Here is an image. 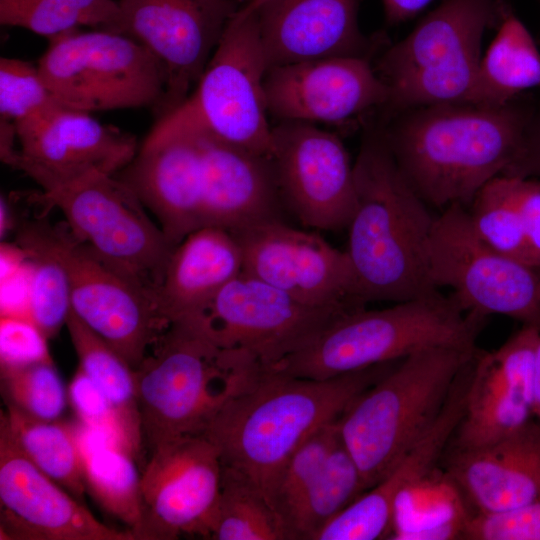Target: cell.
<instances>
[{"label":"cell","mask_w":540,"mask_h":540,"mask_svg":"<svg viewBox=\"0 0 540 540\" xmlns=\"http://www.w3.org/2000/svg\"><path fill=\"white\" fill-rule=\"evenodd\" d=\"M528 125L510 103H445L418 107L384 133L400 170L427 205L468 208L516 159Z\"/></svg>","instance_id":"obj_3"},{"label":"cell","mask_w":540,"mask_h":540,"mask_svg":"<svg viewBox=\"0 0 540 540\" xmlns=\"http://www.w3.org/2000/svg\"><path fill=\"white\" fill-rule=\"evenodd\" d=\"M120 17L115 0H0L1 25L48 39L80 26L117 32Z\"/></svg>","instance_id":"obj_34"},{"label":"cell","mask_w":540,"mask_h":540,"mask_svg":"<svg viewBox=\"0 0 540 540\" xmlns=\"http://www.w3.org/2000/svg\"><path fill=\"white\" fill-rule=\"evenodd\" d=\"M78 367L108 398L126 446L140 460L144 448L135 369L71 311L66 322Z\"/></svg>","instance_id":"obj_29"},{"label":"cell","mask_w":540,"mask_h":540,"mask_svg":"<svg viewBox=\"0 0 540 540\" xmlns=\"http://www.w3.org/2000/svg\"><path fill=\"white\" fill-rule=\"evenodd\" d=\"M209 539L288 540V535L265 493L247 478L222 466Z\"/></svg>","instance_id":"obj_33"},{"label":"cell","mask_w":540,"mask_h":540,"mask_svg":"<svg viewBox=\"0 0 540 540\" xmlns=\"http://www.w3.org/2000/svg\"><path fill=\"white\" fill-rule=\"evenodd\" d=\"M432 0H382L385 20L390 25L410 20Z\"/></svg>","instance_id":"obj_45"},{"label":"cell","mask_w":540,"mask_h":540,"mask_svg":"<svg viewBox=\"0 0 540 540\" xmlns=\"http://www.w3.org/2000/svg\"><path fill=\"white\" fill-rule=\"evenodd\" d=\"M354 175L357 201L345 251L361 302L397 303L438 292L428 265L435 217L400 170L385 133L363 141Z\"/></svg>","instance_id":"obj_2"},{"label":"cell","mask_w":540,"mask_h":540,"mask_svg":"<svg viewBox=\"0 0 540 540\" xmlns=\"http://www.w3.org/2000/svg\"><path fill=\"white\" fill-rule=\"evenodd\" d=\"M253 12L268 70L334 57L368 58L371 42L358 24V0H265Z\"/></svg>","instance_id":"obj_23"},{"label":"cell","mask_w":540,"mask_h":540,"mask_svg":"<svg viewBox=\"0 0 540 540\" xmlns=\"http://www.w3.org/2000/svg\"><path fill=\"white\" fill-rule=\"evenodd\" d=\"M265 0H250L243 8L237 10L240 15L250 14L255 11Z\"/></svg>","instance_id":"obj_48"},{"label":"cell","mask_w":540,"mask_h":540,"mask_svg":"<svg viewBox=\"0 0 540 540\" xmlns=\"http://www.w3.org/2000/svg\"><path fill=\"white\" fill-rule=\"evenodd\" d=\"M47 340L30 320L1 316L0 367H17L53 360Z\"/></svg>","instance_id":"obj_41"},{"label":"cell","mask_w":540,"mask_h":540,"mask_svg":"<svg viewBox=\"0 0 540 540\" xmlns=\"http://www.w3.org/2000/svg\"><path fill=\"white\" fill-rule=\"evenodd\" d=\"M195 132L201 152L203 227L234 232L284 221L271 156Z\"/></svg>","instance_id":"obj_24"},{"label":"cell","mask_w":540,"mask_h":540,"mask_svg":"<svg viewBox=\"0 0 540 540\" xmlns=\"http://www.w3.org/2000/svg\"><path fill=\"white\" fill-rule=\"evenodd\" d=\"M268 112L280 121L339 122L386 105L390 91L366 57H334L269 69Z\"/></svg>","instance_id":"obj_21"},{"label":"cell","mask_w":540,"mask_h":540,"mask_svg":"<svg viewBox=\"0 0 540 540\" xmlns=\"http://www.w3.org/2000/svg\"><path fill=\"white\" fill-rule=\"evenodd\" d=\"M533 415L540 420V336L536 345L532 376Z\"/></svg>","instance_id":"obj_46"},{"label":"cell","mask_w":540,"mask_h":540,"mask_svg":"<svg viewBox=\"0 0 540 540\" xmlns=\"http://www.w3.org/2000/svg\"><path fill=\"white\" fill-rule=\"evenodd\" d=\"M475 349L438 346L398 361L364 390L338 420L366 490L380 482L442 411Z\"/></svg>","instance_id":"obj_6"},{"label":"cell","mask_w":540,"mask_h":540,"mask_svg":"<svg viewBox=\"0 0 540 540\" xmlns=\"http://www.w3.org/2000/svg\"><path fill=\"white\" fill-rule=\"evenodd\" d=\"M16 239L39 244L61 261L69 277L72 311L136 369L170 324L155 294L77 239L65 221H22Z\"/></svg>","instance_id":"obj_9"},{"label":"cell","mask_w":540,"mask_h":540,"mask_svg":"<svg viewBox=\"0 0 540 540\" xmlns=\"http://www.w3.org/2000/svg\"><path fill=\"white\" fill-rule=\"evenodd\" d=\"M115 176L156 216L173 247L203 227L201 152L195 131L147 137Z\"/></svg>","instance_id":"obj_22"},{"label":"cell","mask_w":540,"mask_h":540,"mask_svg":"<svg viewBox=\"0 0 540 540\" xmlns=\"http://www.w3.org/2000/svg\"><path fill=\"white\" fill-rule=\"evenodd\" d=\"M483 320L439 291L384 309L363 307L342 315L309 345L268 369L329 379L399 361L430 347L475 349Z\"/></svg>","instance_id":"obj_5"},{"label":"cell","mask_w":540,"mask_h":540,"mask_svg":"<svg viewBox=\"0 0 540 540\" xmlns=\"http://www.w3.org/2000/svg\"><path fill=\"white\" fill-rule=\"evenodd\" d=\"M221 475L218 450L204 434L180 436L153 448L141 470L137 540L182 535L209 539Z\"/></svg>","instance_id":"obj_15"},{"label":"cell","mask_w":540,"mask_h":540,"mask_svg":"<svg viewBox=\"0 0 540 540\" xmlns=\"http://www.w3.org/2000/svg\"><path fill=\"white\" fill-rule=\"evenodd\" d=\"M67 392L69 405L78 421L104 430L124 443L108 398L79 367L67 387Z\"/></svg>","instance_id":"obj_42"},{"label":"cell","mask_w":540,"mask_h":540,"mask_svg":"<svg viewBox=\"0 0 540 540\" xmlns=\"http://www.w3.org/2000/svg\"><path fill=\"white\" fill-rule=\"evenodd\" d=\"M540 86V52L525 25L504 12L499 30L481 58L467 104L498 107Z\"/></svg>","instance_id":"obj_28"},{"label":"cell","mask_w":540,"mask_h":540,"mask_svg":"<svg viewBox=\"0 0 540 540\" xmlns=\"http://www.w3.org/2000/svg\"><path fill=\"white\" fill-rule=\"evenodd\" d=\"M470 512L449 475L435 468L395 497L389 539H463Z\"/></svg>","instance_id":"obj_30"},{"label":"cell","mask_w":540,"mask_h":540,"mask_svg":"<svg viewBox=\"0 0 540 540\" xmlns=\"http://www.w3.org/2000/svg\"><path fill=\"white\" fill-rule=\"evenodd\" d=\"M540 328L524 325L499 348L479 353L471 363L463 417L452 448L493 443L531 420L532 376Z\"/></svg>","instance_id":"obj_20"},{"label":"cell","mask_w":540,"mask_h":540,"mask_svg":"<svg viewBox=\"0 0 540 540\" xmlns=\"http://www.w3.org/2000/svg\"><path fill=\"white\" fill-rule=\"evenodd\" d=\"M37 62L45 83L65 107L87 113L160 105L161 65L135 39L109 30L66 31L48 39Z\"/></svg>","instance_id":"obj_10"},{"label":"cell","mask_w":540,"mask_h":540,"mask_svg":"<svg viewBox=\"0 0 540 540\" xmlns=\"http://www.w3.org/2000/svg\"><path fill=\"white\" fill-rule=\"evenodd\" d=\"M31 199L44 210L58 208L77 239L156 294L175 247L115 175L89 174Z\"/></svg>","instance_id":"obj_11"},{"label":"cell","mask_w":540,"mask_h":540,"mask_svg":"<svg viewBox=\"0 0 540 540\" xmlns=\"http://www.w3.org/2000/svg\"><path fill=\"white\" fill-rule=\"evenodd\" d=\"M2 414L23 453L46 475L83 502L86 492L74 422L32 418L6 405Z\"/></svg>","instance_id":"obj_31"},{"label":"cell","mask_w":540,"mask_h":540,"mask_svg":"<svg viewBox=\"0 0 540 540\" xmlns=\"http://www.w3.org/2000/svg\"><path fill=\"white\" fill-rule=\"evenodd\" d=\"M444 471L471 511L540 502V424L530 420L493 443L453 448Z\"/></svg>","instance_id":"obj_25"},{"label":"cell","mask_w":540,"mask_h":540,"mask_svg":"<svg viewBox=\"0 0 540 540\" xmlns=\"http://www.w3.org/2000/svg\"><path fill=\"white\" fill-rule=\"evenodd\" d=\"M75 425L86 492L137 540L142 522L138 459L116 436L78 420Z\"/></svg>","instance_id":"obj_27"},{"label":"cell","mask_w":540,"mask_h":540,"mask_svg":"<svg viewBox=\"0 0 540 540\" xmlns=\"http://www.w3.org/2000/svg\"><path fill=\"white\" fill-rule=\"evenodd\" d=\"M1 540H136L98 520L19 448L0 414Z\"/></svg>","instance_id":"obj_19"},{"label":"cell","mask_w":540,"mask_h":540,"mask_svg":"<svg viewBox=\"0 0 540 540\" xmlns=\"http://www.w3.org/2000/svg\"><path fill=\"white\" fill-rule=\"evenodd\" d=\"M366 491L361 471L340 434L323 469L286 522L289 540H314L335 515Z\"/></svg>","instance_id":"obj_32"},{"label":"cell","mask_w":540,"mask_h":540,"mask_svg":"<svg viewBox=\"0 0 540 540\" xmlns=\"http://www.w3.org/2000/svg\"><path fill=\"white\" fill-rule=\"evenodd\" d=\"M117 33L142 45L157 59L165 93L158 120L177 109L202 76L236 13L232 0H118Z\"/></svg>","instance_id":"obj_14"},{"label":"cell","mask_w":540,"mask_h":540,"mask_svg":"<svg viewBox=\"0 0 540 540\" xmlns=\"http://www.w3.org/2000/svg\"><path fill=\"white\" fill-rule=\"evenodd\" d=\"M511 178L514 196L523 218L530 263L540 268V180L519 176Z\"/></svg>","instance_id":"obj_43"},{"label":"cell","mask_w":540,"mask_h":540,"mask_svg":"<svg viewBox=\"0 0 540 540\" xmlns=\"http://www.w3.org/2000/svg\"><path fill=\"white\" fill-rule=\"evenodd\" d=\"M350 311L305 304L242 271L199 314L186 319L220 348L249 353L270 368Z\"/></svg>","instance_id":"obj_13"},{"label":"cell","mask_w":540,"mask_h":540,"mask_svg":"<svg viewBox=\"0 0 540 540\" xmlns=\"http://www.w3.org/2000/svg\"><path fill=\"white\" fill-rule=\"evenodd\" d=\"M467 211L473 230L483 242L505 256L532 266L511 176L499 175L487 182L476 193Z\"/></svg>","instance_id":"obj_35"},{"label":"cell","mask_w":540,"mask_h":540,"mask_svg":"<svg viewBox=\"0 0 540 540\" xmlns=\"http://www.w3.org/2000/svg\"><path fill=\"white\" fill-rule=\"evenodd\" d=\"M242 271V252L234 236L221 228L201 227L174 248L156 292L158 308L169 323L194 317Z\"/></svg>","instance_id":"obj_26"},{"label":"cell","mask_w":540,"mask_h":540,"mask_svg":"<svg viewBox=\"0 0 540 540\" xmlns=\"http://www.w3.org/2000/svg\"><path fill=\"white\" fill-rule=\"evenodd\" d=\"M272 152L284 206L306 227L347 228L356 207L354 163L341 139L312 123L281 121Z\"/></svg>","instance_id":"obj_16"},{"label":"cell","mask_w":540,"mask_h":540,"mask_svg":"<svg viewBox=\"0 0 540 540\" xmlns=\"http://www.w3.org/2000/svg\"><path fill=\"white\" fill-rule=\"evenodd\" d=\"M338 420L321 426L296 448L269 492L268 499L285 530L292 511L318 477L339 439Z\"/></svg>","instance_id":"obj_38"},{"label":"cell","mask_w":540,"mask_h":540,"mask_svg":"<svg viewBox=\"0 0 540 540\" xmlns=\"http://www.w3.org/2000/svg\"><path fill=\"white\" fill-rule=\"evenodd\" d=\"M428 265L434 287L450 288L465 312L505 315L540 328V268L483 242L463 205L452 204L435 217Z\"/></svg>","instance_id":"obj_12"},{"label":"cell","mask_w":540,"mask_h":540,"mask_svg":"<svg viewBox=\"0 0 540 540\" xmlns=\"http://www.w3.org/2000/svg\"><path fill=\"white\" fill-rule=\"evenodd\" d=\"M504 12L499 0H446L427 14L379 61V76L390 91L386 105L405 110L467 104L483 34Z\"/></svg>","instance_id":"obj_7"},{"label":"cell","mask_w":540,"mask_h":540,"mask_svg":"<svg viewBox=\"0 0 540 540\" xmlns=\"http://www.w3.org/2000/svg\"><path fill=\"white\" fill-rule=\"evenodd\" d=\"M16 243L30 262L29 320L47 338L66 325L72 311L71 289L61 261L46 248L25 239Z\"/></svg>","instance_id":"obj_36"},{"label":"cell","mask_w":540,"mask_h":540,"mask_svg":"<svg viewBox=\"0 0 540 540\" xmlns=\"http://www.w3.org/2000/svg\"><path fill=\"white\" fill-rule=\"evenodd\" d=\"M15 128L20 150L2 162L25 173L42 191L93 173L115 175L137 154L133 135L65 106L18 122Z\"/></svg>","instance_id":"obj_18"},{"label":"cell","mask_w":540,"mask_h":540,"mask_svg":"<svg viewBox=\"0 0 540 540\" xmlns=\"http://www.w3.org/2000/svg\"><path fill=\"white\" fill-rule=\"evenodd\" d=\"M63 106L51 92L37 64L0 58V120L14 124Z\"/></svg>","instance_id":"obj_39"},{"label":"cell","mask_w":540,"mask_h":540,"mask_svg":"<svg viewBox=\"0 0 540 540\" xmlns=\"http://www.w3.org/2000/svg\"><path fill=\"white\" fill-rule=\"evenodd\" d=\"M267 71L256 13L236 11L194 91L159 119L147 137L191 130L271 156Z\"/></svg>","instance_id":"obj_8"},{"label":"cell","mask_w":540,"mask_h":540,"mask_svg":"<svg viewBox=\"0 0 540 540\" xmlns=\"http://www.w3.org/2000/svg\"><path fill=\"white\" fill-rule=\"evenodd\" d=\"M396 362L329 379L265 368L253 386L216 414L203 434L217 448L223 467L247 478L268 498L296 448L315 430L339 419Z\"/></svg>","instance_id":"obj_1"},{"label":"cell","mask_w":540,"mask_h":540,"mask_svg":"<svg viewBox=\"0 0 540 540\" xmlns=\"http://www.w3.org/2000/svg\"><path fill=\"white\" fill-rule=\"evenodd\" d=\"M243 257V272L317 307L363 308L346 251L320 235L271 222L230 232Z\"/></svg>","instance_id":"obj_17"},{"label":"cell","mask_w":540,"mask_h":540,"mask_svg":"<svg viewBox=\"0 0 540 540\" xmlns=\"http://www.w3.org/2000/svg\"><path fill=\"white\" fill-rule=\"evenodd\" d=\"M463 539L540 540V502L498 511H471Z\"/></svg>","instance_id":"obj_40"},{"label":"cell","mask_w":540,"mask_h":540,"mask_svg":"<svg viewBox=\"0 0 540 540\" xmlns=\"http://www.w3.org/2000/svg\"><path fill=\"white\" fill-rule=\"evenodd\" d=\"M0 383L4 403L35 419H61L69 405L67 388L53 360L0 367Z\"/></svg>","instance_id":"obj_37"},{"label":"cell","mask_w":540,"mask_h":540,"mask_svg":"<svg viewBox=\"0 0 540 540\" xmlns=\"http://www.w3.org/2000/svg\"><path fill=\"white\" fill-rule=\"evenodd\" d=\"M135 369L144 448L203 434L216 414L253 386L265 367L213 343L192 321H173Z\"/></svg>","instance_id":"obj_4"},{"label":"cell","mask_w":540,"mask_h":540,"mask_svg":"<svg viewBox=\"0 0 540 540\" xmlns=\"http://www.w3.org/2000/svg\"><path fill=\"white\" fill-rule=\"evenodd\" d=\"M0 210H1L0 229H1V236L3 237V234L5 235L6 232L10 229L11 222H12L8 205L6 203V200L3 197L1 198Z\"/></svg>","instance_id":"obj_47"},{"label":"cell","mask_w":540,"mask_h":540,"mask_svg":"<svg viewBox=\"0 0 540 540\" xmlns=\"http://www.w3.org/2000/svg\"><path fill=\"white\" fill-rule=\"evenodd\" d=\"M502 175L540 180V121L528 125L518 156Z\"/></svg>","instance_id":"obj_44"}]
</instances>
